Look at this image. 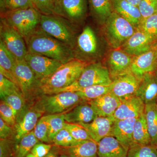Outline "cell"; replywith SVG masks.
<instances>
[{"instance_id":"1","label":"cell","mask_w":157,"mask_h":157,"mask_svg":"<svg viewBox=\"0 0 157 157\" xmlns=\"http://www.w3.org/2000/svg\"><path fill=\"white\" fill-rule=\"evenodd\" d=\"M25 40L30 53L48 57L62 64L75 59L73 48L45 33L39 27Z\"/></svg>"},{"instance_id":"2","label":"cell","mask_w":157,"mask_h":157,"mask_svg":"<svg viewBox=\"0 0 157 157\" xmlns=\"http://www.w3.org/2000/svg\"><path fill=\"white\" fill-rule=\"evenodd\" d=\"M89 64L76 59L63 64L53 74L41 82L40 93L43 95H49L61 92L78 80Z\"/></svg>"},{"instance_id":"3","label":"cell","mask_w":157,"mask_h":157,"mask_svg":"<svg viewBox=\"0 0 157 157\" xmlns=\"http://www.w3.org/2000/svg\"><path fill=\"white\" fill-rule=\"evenodd\" d=\"M72 23L62 16L42 14L39 29L74 49L77 38Z\"/></svg>"},{"instance_id":"4","label":"cell","mask_w":157,"mask_h":157,"mask_svg":"<svg viewBox=\"0 0 157 157\" xmlns=\"http://www.w3.org/2000/svg\"><path fill=\"white\" fill-rule=\"evenodd\" d=\"M42 14L35 8L7 11L1 13V18L21 34L25 39L39 27Z\"/></svg>"},{"instance_id":"5","label":"cell","mask_w":157,"mask_h":157,"mask_svg":"<svg viewBox=\"0 0 157 157\" xmlns=\"http://www.w3.org/2000/svg\"><path fill=\"white\" fill-rule=\"evenodd\" d=\"M41 98L36 105L47 115L64 113L80 103L88 102L75 92L43 95Z\"/></svg>"},{"instance_id":"6","label":"cell","mask_w":157,"mask_h":157,"mask_svg":"<svg viewBox=\"0 0 157 157\" xmlns=\"http://www.w3.org/2000/svg\"><path fill=\"white\" fill-rule=\"evenodd\" d=\"M104 33L113 48H120L135 33L137 29L126 19L113 11L105 22Z\"/></svg>"},{"instance_id":"7","label":"cell","mask_w":157,"mask_h":157,"mask_svg":"<svg viewBox=\"0 0 157 157\" xmlns=\"http://www.w3.org/2000/svg\"><path fill=\"white\" fill-rule=\"evenodd\" d=\"M113 80L109 70L101 63H93L89 64L84 68L78 80L62 92H76L79 88L94 85H109Z\"/></svg>"},{"instance_id":"8","label":"cell","mask_w":157,"mask_h":157,"mask_svg":"<svg viewBox=\"0 0 157 157\" xmlns=\"http://www.w3.org/2000/svg\"><path fill=\"white\" fill-rule=\"evenodd\" d=\"M14 73L25 101L32 100L40 93V83L25 60H17Z\"/></svg>"},{"instance_id":"9","label":"cell","mask_w":157,"mask_h":157,"mask_svg":"<svg viewBox=\"0 0 157 157\" xmlns=\"http://www.w3.org/2000/svg\"><path fill=\"white\" fill-rule=\"evenodd\" d=\"M0 40L17 60L25 59L28 52L24 38L18 31L1 17Z\"/></svg>"},{"instance_id":"10","label":"cell","mask_w":157,"mask_h":157,"mask_svg":"<svg viewBox=\"0 0 157 157\" xmlns=\"http://www.w3.org/2000/svg\"><path fill=\"white\" fill-rule=\"evenodd\" d=\"M25 60L40 84L63 64L54 59L29 52L26 55Z\"/></svg>"},{"instance_id":"11","label":"cell","mask_w":157,"mask_h":157,"mask_svg":"<svg viewBox=\"0 0 157 157\" xmlns=\"http://www.w3.org/2000/svg\"><path fill=\"white\" fill-rule=\"evenodd\" d=\"M140 79L131 71L116 77L113 80L111 92L121 102L135 96Z\"/></svg>"},{"instance_id":"12","label":"cell","mask_w":157,"mask_h":157,"mask_svg":"<svg viewBox=\"0 0 157 157\" xmlns=\"http://www.w3.org/2000/svg\"><path fill=\"white\" fill-rule=\"evenodd\" d=\"M157 42L151 36L137 28L134 34L121 47L132 56H137L150 49Z\"/></svg>"},{"instance_id":"13","label":"cell","mask_w":157,"mask_h":157,"mask_svg":"<svg viewBox=\"0 0 157 157\" xmlns=\"http://www.w3.org/2000/svg\"><path fill=\"white\" fill-rule=\"evenodd\" d=\"M157 43L146 52L133 57L131 71L139 79L146 73H153L157 70Z\"/></svg>"},{"instance_id":"14","label":"cell","mask_w":157,"mask_h":157,"mask_svg":"<svg viewBox=\"0 0 157 157\" xmlns=\"http://www.w3.org/2000/svg\"><path fill=\"white\" fill-rule=\"evenodd\" d=\"M61 16L75 23L81 21L87 13V0H59Z\"/></svg>"},{"instance_id":"15","label":"cell","mask_w":157,"mask_h":157,"mask_svg":"<svg viewBox=\"0 0 157 157\" xmlns=\"http://www.w3.org/2000/svg\"><path fill=\"white\" fill-rule=\"evenodd\" d=\"M43 112L38 106L25 110L14 127V140L17 143L24 135L33 131Z\"/></svg>"},{"instance_id":"16","label":"cell","mask_w":157,"mask_h":157,"mask_svg":"<svg viewBox=\"0 0 157 157\" xmlns=\"http://www.w3.org/2000/svg\"><path fill=\"white\" fill-rule=\"evenodd\" d=\"M133 57L121 49H116L110 52L107 60V68L112 80L120 75L131 71Z\"/></svg>"},{"instance_id":"17","label":"cell","mask_w":157,"mask_h":157,"mask_svg":"<svg viewBox=\"0 0 157 157\" xmlns=\"http://www.w3.org/2000/svg\"><path fill=\"white\" fill-rule=\"evenodd\" d=\"M115 119L113 116L98 117L89 123L78 124L87 131L93 140L98 143L107 136H112V132Z\"/></svg>"},{"instance_id":"18","label":"cell","mask_w":157,"mask_h":157,"mask_svg":"<svg viewBox=\"0 0 157 157\" xmlns=\"http://www.w3.org/2000/svg\"><path fill=\"white\" fill-rule=\"evenodd\" d=\"M145 104L135 96L122 101L113 116L115 120L137 118L144 113Z\"/></svg>"},{"instance_id":"19","label":"cell","mask_w":157,"mask_h":157,"mask_svg":"<svg viewBox=\"0 0 157 157\" xmlns=\"http://www.w3.org/2000/svg\"><path fill=\"white\" fill-rule=\"evenodd\" d=\"M135 96L145 104L156 103L157 77L155 72L147 73L140 79Z\"/></svg>"},{"instance_id":"20","label":"cell","mask_w":157,"mask_h":157,"mask_svg":"<svg viewBox=\"0 0 157 157\" xmlns=\"http://www.w3.org/2000/svg\"><path fill=\"white\" fill-rule=\"evenodd\" d=\"M98 117L113 116L121 104V101L112 92L89 101Z\"/></svg>"},{"instance_id":"21","label":"cell","mask_w":157,"mask_h":157,"mask_svg":"<svg viewBox=\"0 0 157 157\" xmlns=\"http://www.w3.org/2000/svg\"><path fill=\"white\" fill-rule=\"evenodd\" d=\"M136 119L132 118L115 120L113 127L112 136L128 150L133 144V131Z\"/></svg>"},{"instance_id":"22","label":"cell","mask_w":157,"mask_h":157,"mask_svg":"<svg viewBox=\"0 0 157 157\" xmlns=\"http://www.w3.org/2000/svg\"><path fill=\"white\" fill-rule=\"evenodd\" d=\"M64 115L66 122L72 124L89 123L98 117L88 102L78 104Z\"/></svg>"},{"instance_id":"23","label":"cell","mask_w":157,"mask_h":157,"mask_svg":"<svg viewBox=\"0 0 157 157\" xmlns=\"http://www.w3.org/2000/svg\"><path fill=\"white\" fill-rule=\"evenodd\" d=\"M76 45L78 51L84 56L95 55L98 51V39L91 27H85L82 32L77 37Z\"/></svg>"},{"instance_id":"24","label":"cell","mask_w":157,"mask_h":157,"mask_svg":"<svg viewBox=\"0 0 157 157\" xmlns=\"http://www.w3.org/2000/svg\"><path fill=\"white\" fill-rule=\"evenodd\" d=\"M128 151L113 136L104 137L98 143V157H127Z\"/></svg>"},{"instance_id":"25","label":"cell","mask_w":157,"mask_h":157,"mask_svg":"<svg viewBox=\"0 0 157 157\" xmlns=\"http://www.w3.org/2000/svg\"><path fill=\"white\" fill-rule=\"evenodd\" d=\"M113 11L131 23L136 29L142 20L138 7L133 6L126 0H111Z\"/></svg>"},{"instance_id":"26","label":"cell","mask_w":157,"mask_h":157,"mask_svg":"<svg viewBox=\"0 0 157 157\" xmlns=\"http://www.w3.org/2000/svg\"><path fill=\"white\" fill-rule=\"evenodd\" d=\"M58 148L69 157H98V143L94 140H83L73 146Z\"/></svg>"},{"instance_id":"27","label":"cell","mask_w":157,"mask_h":157,"mask_svg":"<svg viewBox=\"0 0 157 157\" xmlns=\"http://www.w3.org/2000/svg\"><path fill=\"white\" fill-rule=\"evenodd\" d=\"M17 60L0 40V73L18 86L14 75V66Z\"/></svg>"},{"instance_id":"28","label":"cell","mask_w":157,"mask_h":157,"mask_svg":"<svg viewBox=\"0 0 157 157\" xmlns=\"http://www.w3.org/2000/svg\"><path fill=\"white\" fill-rule=\"evenodd\" d=\"M91 13L100 22H105L113 12L111 0H87Z\"/></svg>"},{"instance_id":"29","label":"cell","mask_w":157,"mask_h":157,"mask_svg":"<svg viewBox=\"0 0 157 157\" xmlns=\"http://www.w3.org/2000/svg\"><path fill=\"white\" fill-rule=\"evenodd\" d=\"M144 114L151 145L157 147V105L156 103L145 104Z\"/></svg>"},{"instance_id":"30","label":"cell","mask_w":157,"mask_h":157,"mask_svg":"<svg viewBox=\"0 0 157 157\" xmlns=\"http://www.w3.org/2000/svg\"><path fill=\"white\" fill-rule=\"evenodd\" d=\"M133 143L142 145L151 144L144 113L137 118L135 121L133 131Z\"/></svg>"},{"instance_id":"31","label":"cell","mask_w":157,"mask_h":157,"mask_svg":"<svg viewBox=\"0 0 157 157\" xmlns=\"http://www.w3.org/2000/svg\"><path fill=\"white\" fill-rule=\"evenodd\" d=\"M40 141L34 135L33 131L24 135L14 145V157H26L31 152L35 144Z\"/></svg>"},{"instance_id":"32","label":"cell","mask_w":157,"mask_h":157,"mask_svg":"<svg viewBox=\"0 0 157 157\" xmlns=\"http://www.w3.org/2000/svg\"><path fill=\"white\" fill-rule=\"evenodd\" d=\"M1 101L6 102L13 109L17 121L25 112L26 101L21 92L11 93L1 98Z\"/></svg>"},{"instance_id":"33","label":"cell","mask_w":157,"mask_h":157,"mask_svg":"<svg viewBox=\"0 0 157 157\" xmlns=\"http://www.w3.org/2000/svg\"><path fill=\"white\" fill-rule=\"evenodd\" d=\"M112 83L109 85H94L81 88L75 92L83 100L89 102L111 92L112 89Z\"/></svg>"},{"instance_id":"34","label":"cell","mask_w":157,"mask_h":157,"mask_svg":"<svg viewBox=\"0 0 157 157\" xmlns=\"http://www.w3.org/2000/svg\"><path fill=\"white\" fill-rule=\"evenodd\" d=\"M127 157H157V147L133 143L128 150Z\"/></svg>"},{"instance_id":"35","label":"cell","mask_w":157,"mask_h":157,"mask_svg":"<svg viewBox=\"0 0 157 157\" xmlns=\"http://www.w3.org/2000/svg\"><path fill=\"white\" fill-rule=\"evenodd\" d=\"M47 115V123L48 129V137L52 143V140L62 129L64 128L66 121L64 113L48 114Z\"/></svg>"},{"instance_id":"36","label":"cell","mask_w":157,"mask_h":157,"mask_svg":"<svg viewBox=\"0 0 157 157\" xmlns=\"http://www.w3.org/2000/svg\"><path fill=\"white\" fill-rule=\"evenodd\" d=\"M34 7L42 14L61 16L57 3L55 0H31Z\"/></svg>"},{"instance_id":"37","label":"cell","mask_w":157,"mask_h":157,"mask_svg":"<svg viewBox=\"0 0 157 157\" xmlns=\"http://www.w3.org/2000/svg\"><path fill=\"white\" fill-rule=\"evenodd\" d=\"M1 13L7 11L35 8L31 0H0Z\"/></svg>"},{"instance_id":"38","label":"cell","mask_w":157,"mask_h":157,"mask_svg":"<svg viewBox=\"0 0 157 157\" xmlns=\"http://www.w3.org/2000/svg\"><path fill=\"white\" fill-rule=\"evenodd\" d=\"M33 132L35 136L39 141L51 144V141L48 137L47 115L43 116L39 119L34 129Z\"/></svg>"},{"instance_id":"39","label":"cell","mask_w":157,"mask_h":157,"mask_svg":"<svg viewBox=\"0 0 157 157\" xmlns=\"http://www.w3.org/2000/svg\"><path fill=\"white\" fill-rule=\"evenodd\" d=\"M137 28L157 40V13L141 20Z\"/></svg>"},{"instance_id":"40","label":"cell","mask_w":157,"mask_h":157,"mask_svg":"<svg viewBox=\"0 0 157 157\" xmlns=\"http://www.w3.org/2000/svg\"><path fill=\"white\" fill-rule=\"evenodd\" d=\"M79 142L80 141L75 140L69 131L65 128L62 129L58 132L52 140L53 144L60 147L73 146Z\"/></svg>"},{"instance_id":"41","label":"cell","mask_w":157,"mask_h":157,"mask_svg":"<svg viewBox=\"0 0 157 157\" xmlns=\"http://www.w3.org/2000/svg\"><path fill=\"white\" fill-rule=\"evenodd\" d=\"M64 128L68 130L72 137L77 141L93 140L87 131L79 124L69 123L66 122Z\"/></svg>"},{"instance_id":"42","label":"cell","mask_w":157,"mask_h":157,"mask_svg":"<svg viewBox=\"0 0 157 157\" xmlns=\"http://www.w3.org/2000/svg\"><path fill=\"white\" fill-rule=\"evenodd\" d=\"M0 117L6 123L14 128L17 122V119L14 110L7 103L1 101Z\"/></svg>"},{"instance_id":"43","label":"cell","mask_w":157,"mask_h":157,"mask_svg":"<svg viewBox=\"0 0 157 157\" xmlns=\"http://www.w3.org/2000/svg\"><path fill=\"white\" fill-rule=\"evenodd\" d=\"M142 19L157 13V0H141L138 6Z\"/></svg>"},{"instance_id":"44","label":"cell","mask_w":157,"mask_h":157,"mask_svg":"<svg viewBox=\"0 0 157 157\" xmlns=\"http://www.w3.org/2000/svg\"><path fill=\"white\" fill-rule=\"evenodd\" d=\"M14 92H21V91L17 85L0 73L1 98Z\"/></svg>"},{"instance_id":"45","label":"cell","mask_w":157,"mask_h":157,"mask_svg":"<svg viewBox=\"0 0 157 157\" xmlns=\"http://www.w3.org/2000/svg\"><path fill=\"white\" fill-rule=\"evenodd\" d=\"M14 139H0V157H14Z\"/></svg>"},{"instance_id":"46","label":"cell","mask_w":157,"mask_h":157,"mask_svg":"<svg viewBox=\"0 0 157 157\" xmlns=\"http://www.w3.org/2000/svg\"><path fill=\"white\" fill-rule=\"evenodd\" d=\"M53 145V144L40 141L35 144L31 153L37 157H44L49 152Z\"/></svg>"},{"instance_id":"47","label":"cell","mask_w":157,"mask_h":157,"mask_svg":"<svg viewBox=\"0 0 157 157\" xmlns=\"http://www.w3.org/2000/svg\"><path fill=\"white\" fill-rule=\"evenodd\" d=\"M14 128L6 123L0 118V139H14Z\"/></svg>"},{"instance_id":"48","label":"cell","mask_w":157,"mask_h":157,"mask_svg":"<svg viewBox=\"0 0 157 157\" xmlns=\"http://www.w3.org/2000/svg\"><path fill=\"white\" fill-rule=\"evenodd\" d=\"M44 157H57L56 146L53 144L50 151Z\"/></svg>"},{"instance_id":"49","label":"cell","mask_w":157,"mask_h":157,"mask_svg":"<svg viewBox=\"0 0 157 157\" xmlns=\"http://www.w3.org/2000/svg\"><path fill=\"white\" fill-rule=\"evenodd\" d=\"M126 1L131 3L133 6L138 7V5L141 2V0H126Z\"/></svg>"},{"instance_id":"50","label":"cell","mask_w":157,"mask_h":157,"mask_svg":"<svg viewBox=\"0 0 157 157\" xmlns=\"http://www.w3.org/2000/svg\"><path fill=\"white\" fill-rule=\"evenodd\" d=\"M57 148V157H69L65 154L63 153L60 151L58 147L56 146Z\"/></svg>"},{"instance_id":"51","label":"cell","mask_w":157,"mask_h":157,"mask_svg":"<svg viewBox=\"0 0 157 157\" xmlns=\"http://www.w3.org/2000/svg\"><path fill=\"white\" fill-rule=\"evenodd\" d=\"M26 157H37L36 156H35V155L32 154V153H29L26 156Z\"/></svg>"},{"instance_id":"52","label":"cell","mask_w":157,"mask_h":157,"mask_svg":"<svg viewBox=\"0 0 157 157\" xmlns=\"http://www.w3.org/2000/svg\"><path fill=\"white\" fill-rule=\"evenodd\" d=\"M155 73L157 77V69L156 70L155 72Z\"/></svg>"},{"instance_id":"53","label":"cell","mask_w":157,"mask_h":157,"mask_svg":"<svg viewBox=\"0 0 157 157\" xmlns=\"http://www.w3.org/2000/svg\"><path fill=\"white\" fill-rule=\"evenodd\" d=\"M55 1L56 2H57H57H58L59 0H55Z\"/></svg>"},{"instance_id":"54","label":"cell","mask_w":157,"mask_h":157,"mask_svg":"<svg viewBox=\"0 0 157 157\" xmlns=\"http://www.w3.org/2000/svg\"><path fill=\"white\" fill-rule=\"evenodd\" d=\"M156 47H157V44H156Z\"/></svg>"},{"instance_id":"55","label":"cell","mask_w":157,"mask_h":157,"mask_svg":"<svg viewBox=\"0 0 157 157\" xmlns=\"http://www.w3.org/2000/svg\"><path fill=\"white\" fill-rule=\"evenodd\" d=\"M156 104H157V101H156Z\"/></svg>"}]
</instances>
